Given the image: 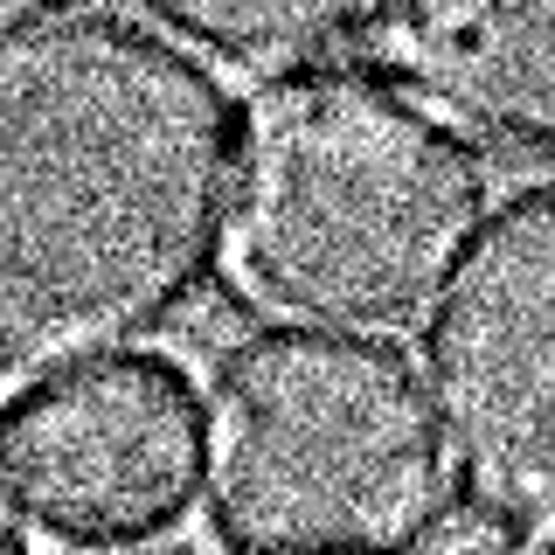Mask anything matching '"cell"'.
Wrapping results in <instances>:
<instances>
[{"label": "cell", "instance_id": "6da1fadb", "mask_svg": "<svg viewBox=\"0 0 555 555\" xmlns=\"http://www.w3.org/2000/svg\"><path fill=\"white\" fill-rule=\"evenodd\" d=\"M0 375L14 389L167 334L216 285L243 104L181 35L69 8L0 63Z\"/></svg>", "mask_w": 555, "mask_h": 555}, {"label": "cell", "instance_id": "7a4b0ae2", "mask_svg": "<svg viewBox=\"0 0 555 555\" xmlns=\"http://www.w3.org/2000/svg\"><path fill=\"white\" fill-rule=\"evenodd\" d=\"M486 160L382 69L299 63L250 98L230 264L257 306L396 334L486 230Z\"/></svg>", "mask_w": 555, "mask_h": 555}, {"label": "cell", "instance_id": "3957f363", "mask_svg": "<svg viewBox=\"0 0 555 555\" xmlns=\"http://www.w3.org/2000/svg\"><path fill=\"white\" fill-rule=\"evenodd\" d=\"M208 534L230 555H416L444 424L389 340L257 326L208 369Z\"/></svg>", "mask_w": 555, "mask_h": 555}, {"label": "cell", "instance_id": "277c9868", "mask_svg": "<svg viewBox=\"0 0 555 555\" xmlns=\"http://www.w3.org/2000/svg\"><path fill=\"white\" fill-rule=\"evenodd\" d=\"M424 375L465 500L555 528V181L486 216L424 326Z\"/></svg>", "mask_w": 555, "mask_h": 555}, {"label": "cell", "instance_id": "5b68a950", "mask_svg": "<svg viewBox=\"0 0 555 555\" xmlns=\"http://www.w3.org/2000/svg\"><path fill=\"white\" fill-rule=\"evenodd\" d=\"M208 403L181 361L112 354L28 382L8 410V500L56 542H139L195 507Z\"/></svg>", "mask_w": 555, "mask_h": 555}, {"label": "cell", "instance_id": "8992f818", "mask_svg": "<svg viewBox=\"0 0 555 555\" xmlns=\"http://www.w3.org/2000/svg\"><path fill=\"white\" fill-rule=\"evenodd\" d=\"M369 63L444 126L555 160V0H369Z\"/></svg>", "mask_w": 555, "mask_h": 555}, {"label": "cell", "instance_id": "52a82bcc", "mask_svg": "<svg viewBox=\"0 0 555 555\" xmlns=\"http://www.w3.org/2000/svg\"><path fill=\"white\" fill-rule=\"evenodd\" d=\"M369 0H146L167 35L236 69H299L361 22Z\"/></svg>", "mask_w": 555, "mask_h": 555}, {"label": "cell", "instance_id": "ba28073f", "mask_svg": "<svg viewBox=\"0 0 555 555\" xmlns=\"http://www.w3.org/2000/svg\"><path fill=\"white\" fill-rule=\"evenodd\" d=\"M520 520H507L500 507H486V500H465V507H444L438 528L424 534V548L416 555H528L520 548Z\"/></svg>", "mask_w": 555, "mask_h": 555}, {"label": "cell", "instance_id": "9c48e42d", "mask_svg": "<svg viewBox=\"0 0 555 555\" xmlns=\"http://www.w3.org/2000/svg\"><path fill=\"white\" fill-rule=\"evenodd\" d=\"M56 555H202V548H188V542H69Z\"/></svg>", "mask_w": 555, "mask_h": 555}, {"label": "cell", "instance_id": "30bf717a", "mask_svg": "<svg viewBox=\"0 0 555 555\" xmlns=\"http://www.w3.org/2000/svg\"><path fill=\"white\" fill-rule=\"evenodd\" d=\"M8 8V28H28V22H49V14H69L77 0H0Z\"/></svg>", "mask_w": 555, "mask_h": 555}, {"label": "cell", "instance_id": "8fae6325", "mask_svg": "<svg viewBox=\"0 0 555 555\" xmlns=\"http://www.w3.org/2000/svg\"><path fill=\"white\" fill-rule=\"evenodd\" d=\"M534 555H555V542H542V548H534Z\"/></svg>", "mask_w": 555, "mask_h": 555}]
</instances>
